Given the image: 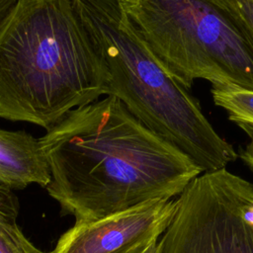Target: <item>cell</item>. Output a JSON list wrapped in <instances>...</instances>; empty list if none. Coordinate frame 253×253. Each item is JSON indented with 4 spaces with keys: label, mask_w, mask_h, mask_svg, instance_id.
Instances as JSON below:
<instances>
[{
    "label": "cell",
    "mask_w": 253,
    "mask_h": 253,
    "mask_svg": "<svg viewBox=\"0 0 253 253\" xmlns=\"http://www.w3.org/2000/svg\"><path fill=\"white\" fill-rule=\"evenodd\" d=\"M39 139L50 173L45 189L76 222L174 199L203 173L113 95L69 111Z\"/></svg>",
    "instance_id": "cell-1"
},
{
    "label": "cell",
    "mask_w": 253,
    "mask_h": 253,
    "mask_svg": "<svg viewBox=\"0 0 253 253\" xmlns=\"http://www.w3.org/2000/svg\"><path fill=\"white\" fill-rule=\"evenodd\" d=\"M109 92L72 0H18L0 27V118L47 130Z\"/></svg>",
    "instance_id": "cell-2"
},
{
    "label": "cell",
    "mask_w": 253,
    "mask_h": 253,
    "mask_svg": "<svg viewBox=\"0 0 253 253\" xmlns=\"http://www.w3.org/2000/svg\"><path fill=\"white\" fill-rule=\"evenodd\" d=\"M109 74V95L156 134L190 157L202 172L238 158L202 112L199 101L171 76L136 33L120 0H72Z\"/></svg>",
    "instance_id": "cell-3"
},
{
    "label": "cell",
    "mask_w": 253,
    "mask_h": 253,
    "mask_svg": "<svg viewBox=\"0 0 253 253\" xmlns=\"http://www.w3.org/2000/svg\"><path fill=\"white\" fill-rule=\"evenodd\" d=\"M126 18L165 70L186 88L253 92V38L213 0H120Z\"/></svg>",
    "instance_id": "cell-4"
},
{
    "label": "cell",
    "mask_w": 253,
    "mask_h": 253,
    "mask_svg": "<svg viewBox=\"0 0 253 253\" xmlns=\"http://www.w3.org/2000/svg\"><path fill=\"white\" fill-rule=\"evenodd\" d=\"M156 253H253V184L225 168L196 177Z\"/></svg>",
    "instance_id": "cell-5"
},
{
    "label": "cell",
    "mask_w": 253,
    "mask_h": 253,
    "mask_svg": "<svg viewBox=\"0 0 253 253\" xmlns=\"http://www.w3.org/2000/svg\"><path fill=\"white\" fill-rule=\"evenodd\" d=\"M177 209V199L151 200L94 220L75 221L49 253H123L161 236Z\"/></svg>",
    "instance_id": "cell-6"
},
{
    "label": "cell",
    "mask_w": 253,
    "mask_h": 253,
    "mask_svg": "<svg viewBox=\"0 0 253 253\" xmlns=\"http://www.w3.org/2000/svg\"><path fill=\"white\" fill-rule=\"evenodd\" d=\"M49 167L39 138L26 130L0 128V184L23 190L36 184L46 187Z\"/></svg>",
    "instance_id": "cell-7"
},
{
    "label": "cell",
    "mask_w": 253,
    "mask_h": 253,
    "mask_svg": "<svg viewBox=\"0 0 253 253\" xmlns=\"http://www.w3.org/2000/svg\"><path fill=\"white\" fill-rule=\"evenodd\" d=\"M214 104L226 111L229 121L239 126L253 142V92L241 89H211Z\"/></svg>",
    "instance_id": "cell-8"
},
{
    "label": "cell",
    "mask_w": 253,
    "mask_h": 253,
    "mask_svg": "<svg viewBox=\"0 0 253 253\" xmlns=\"http://www.w3.org/2000/svg\"><path fill=\"white\" fill-rule=\"evenodd\" d=\"M0 253H47L26 237L16 221L0 218Z\"/></svg>",
    "instance_id": "cell-9"
},
{
    "label": "cell",
    "mask_w": 253,
    "mask_h": 253,
    "mask_svg": "<svg viewBox=\"0 0 253 253\" xmlns=\"http://www.w3.org/2000/svg\"><path fill=\"white\" fill-rule=\"evenodd\" d=\"M226 9L253 38V0H213Z\"/></svg>",
    "instance_id": "cell-10"
},
{
    "label": "cell",
    "mask_w": 253,
    "mask_h": 253,
    "mask_svg": "<svg viewBox=\"0 0 253 253\" xmlns=\"http://www.w3.org/2000/svg\"><path fill=\"white\" fill-rule=\"evenodd\" d=\"M20 205L13 190L0 184V218L16 221Z\"/></svg>",
    "instance_id": "cell-11"
},
{
    "label": "cell",
    "mask_w": 253,
    "mask_h": 253,
    "mask_svg": "<svg viewBox=\"0 0 253 253\" xmlns=\"http://www.w3.org/2000/svg\"><path fill=\"white\" fill-rule=\"evenodd\" d=\"M160 236H151L148 237L129 249L124 251L123 253H156V248H157V242Z\"/></svg>",
    "instance_id": "cell-12"
},
{
    "label": "cell",
    "mask_w": 253,
    "mask_h": 253,
    "mask_svg": "<svg viewBox=\"0 0 253 253\" xmlns=\"http://www.w3.org/2000/svg\"><path fill=\"white\" fill-rule=\"evenodd\" d=\"M237 153L238 158H240L243 163L253 171V142L250 141L245 147H240Z\"/></svg>",
    "instance_id": "cell-13"
},
{
    "label": "cell",
    "mask_w": 253,
    "mask_h": 253,
    "mask_svg": "<svg viewBox=\"0 0 253 253\" xmlns=\"http://www.w3.org/2000/svg\"><path fill=\"white\" fill-rule=\"evenodd\" d=\"M18 0H0V27L16 6Z\"/></svg>",
    "instance_id": "cell-14"
}]
</instances>
